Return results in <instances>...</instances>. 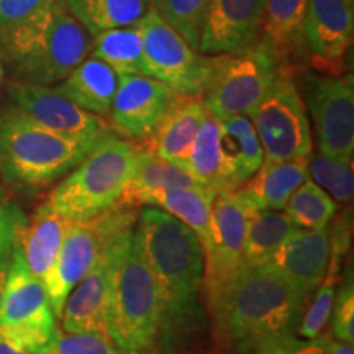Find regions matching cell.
I'll use <instances>...</instances> for the list:
<instances>
[{
  "instance_id": "obj_1",
  "label": "cell",
  "mask_w": 354,
  "mask_h": 354,
  "mask_svg": "<svg viewBox=\"0 0 354 354\" xmlns=\"http://www.w3.org/2000/svg\"><path fill=\"white\" fill-rule=\"evenodd\" d=\"M135 233L158 290V351L179 354L205 325L202 243L192 230L158 207H141Z\"/></svg>"
},
{
  "instance_id": "obj_2",
  "label": "cell",
  "mask_w": 354,
  "mask_h": 354,
  "mask_svg": "<svg viewBox=\"0 0 354 354\" xmlns=\"http://www.w3.org/2000/svg\"><path fill=\"white\" fill-rule=\"evenodd\" d=\"M205 308L221 343L253 353L264 339L295 333L308 299L269 264L243 263L203 281Z\"/></svg>"
},
{
  "instance_id": "obj_3",
  "label": "cell",
  "mask_w": 354,
  "mask_h": 354,
  "mask_svg": "<svg viewBox=\"0 0 354 354\" xmlns=\"http://www.w3.org/2000/svg\"><path fill=\"white\" fill-rule=\"evenodd\" d=\"M92 37L71 15L64 0H55L0 37V55L12 64L20 82L51 86L91 55Z\"/></svg>"
},
{
  "instance_id": "obj_4",
  "label": "cell",
  "mask_w": 354,
  "mask_h": 354,
  "mask_svg": "<svg viewBox=\"0 0 354 354\" xmlns=\"http://www.w3.org/2000/svg\"><path fill=\"white\" fill-rule=\"evenodd\" d=\"M135 227L123 230L115 241L107 335L120 354H159L158 290Z\"/></svg>"
},
{
  "instance_id": "obj_5",
  "label": "cell",
  "mask_w": 354,
  "mask_h": 354,
  "mask_svg": "<svg viewBox=\"0 0 354 354\" xmlns=\"http://www.w3.org/2000/svg\"><path fill=\"white\" fill-rule=\"evenodd\" d=\"M94 145L48 130L15 105L0 107V176L17 187H48L69 174Z\"/></svg>"
},
{
  "instance_id": "obj_6",
  "label": "cell",
  "mask_w": 354,
  "mask_h": 354,
  "mask_svg": "<svg viewBox=\"0 0 354 354\" xmlns=\"http://www.w3.org/2000/svg\"><path fill=\"white\" fill-rule=\"evenodd\" d=\"M138 146L109 133L51 190L48 203L73 221H86L120 202L135 171Z\"/></svg>"
},
{
  "instance_id": "obj_7",
  "label": "cell",
  "mask_w": 354,
  "mask_h": 354,
  "mask_svg": "<svg viewBox=\"0 0 354 354\" xmlns=\"http://www.w3.org/2000/svg\"><path fill=\"white\" fill-rule=\"evenodd\" d=\"M282 69V61L263 38L233 55H221L202 94L205 110L218 120L250 115L264 99Z\"/></svg>"
},
{
  "instance_id": "obj_8",
  "label": "cell",
  "mask_w": 354,
  "mask_h": 354,
  "mask_svg": "<svg viewBox=\"0 0 354 354\" xmlns=\"http://www.w3.org/2000/svg\"><path fill=\"white\" fill-rule=\"evenodd\" d=\"M136 221L138 210L115 205L94 218L73 225L56 263L43 282L56 318H61L68 295L94 268L105 248L118 233L136 225Z\"/></svg>"
},
{
  "instance_id": "obj_9",
  "label": "cell",
  "mask_w": 354,
  "mask_h": 354,
  "mask_svg": "<svg viewBox=\"0 0 354 354\" xmlns=\"http://www.w3.org/2000/svg\"><path fill=\"white\" fill-rule=\"evenodd\" d=\"M138 26L143 35L146 76L166 84L177 95L202 97L221 55L209 56L194 50L153 8Z\"/></svg>"
},
{
  "instance_id": "obj_10",
  "label": "cell",
  "mask_w": 354,
  "mask_h": 354,
  "mask_svg": "<svg viewBox=\"0 0 354 354\" xmlns=\"http://www.w3.org/2000/svg\"><path fill=\"white\" fill-rule=\"evenodd\" d=\"M46 287L30 272L20 246L13 251L6 294L0 307V328L28 353L43 354L59 336Z\"/></svg>"
},
{
  "instance_id": "obj_11",
  "label": "cell",
  "mask_w": 354,
  "mask_h": 354,
  "mask_svg": "<svg viewBox=\"0 0 354 354\" xmlns=\"http://www.w3.org/2000/svg\"><path fill=\"white\" fill-rule=\"evenodd\" d=\"M264 159L292 161L312 156V127L302 92L284 68L250 115Z\"/></svg>"
},
{
  "instance_id": "obj_12",
  "label": "cell",
  "mask_w": 354,
  "mask_h": 354,
  "mask_svg": "<svg viewBox=\"0 0 354 354\" xmlns=\"http://www.w3.org/2000/svg\"><path fill=\"white\" fill-rule=\"evenodd\" d=\"M315 128L322 154L353 161L354 154V79L353 74L313 76L302 95Z\"/></svg>"
},
{
  "instance_id": "obj_13",
  "label": "cell",
  "mask_w": 354,
  "mask_h": 354,
  "mask_svg": "<svg viewBox=\"0 0 354 354\" xmlns=\"http://www.w3.org/2000/svg\"><path fill=\"white\" fill-rule=\"evenodd\" d=\"M7 94L12 105L26 117L68 138L97 143L112 133V128L104 118L79 109L51 86L15 81L8 84Z\"/></svg>"
},
{
  "instance_id": "obj_14",
  "label": "cell",
  "mask_w": 354,
  "mask_h": 354,
  "mask_svg": "<svg viewBox=\"0 0 354 354\" xmlns=\"http://www.w3.org/2000/svg\"><path fill=\"white\" fill-rule=\"evenodd\" d=\"M179 95L148 76H120L110 107V128L123 138L145 141L153 136Z\"/></svg>"
},
{
  "instance_id": "obj_15",
  "label": "cell",
  "mask_w": 354,
  "mask_h": 354,
  "mask_svg": "<svg viewBox=\"0 0 354 354\" xmlns=\"http://www.w3.org/2000/svg\"><path fill=\"white\" fill-rule=\"evenodd\" d=\"M256 210L236 190H223L215 196L212 205L210 238L203 246L205 253V279L210 281L233 271L245 263L243 246L250 220Z\"/></svg>"
},
{
  "instance_id": "obj_16",
  "label": "cell",
  "mask_w": 354,
  "mask_h": 354,
  "mask_svg": "<svg viewBox=\"0 0 354 354\" xmlns=\"http://www.w3.org/2000/svg\"><path fill=\"white\" fill-rule=\"evenodd\" d=\"M354 0H308L302 38L312 59L336 74L353 43Z\"/></svg>"
},
{
  "instance_id": "obj_17",
  "label": "cell",
  "mask_w": 354,
  "mask_h": 354,
  "mask_svg": "<svg viewBox=\"0 0 354 354\" xmlns=\"http://www.w3.org/2000/svg\"><path fill=\"white\" fill-rule=\"evenodd\" d=\"M268 0H210L201 53L233 55L258 39Z\"/></svg>"
},
{
  "instance_id": "obj_18",
  "label": "cell",
  "mask_w": 354,
  "mask_h": 354,
  "mask_svg": "<svg viewBox=\"0 0 354 354\" xmlns=\"http://www.w3.org/2000/svg\"><path fill=\"white\" fill-rule=\"evenodd\" d=\"M330 259V236L325 230L297 228L274 253L269 266L305 299H312L325 277Z\"/></svg>"
},
{
  "instance_id": "obj_19",
  "label": "cell",
  "mask_w": 354,
  "mask_h": 354,
  "mask_svg": "<svg viewBox=\"0 0 354 354\" xmlns=\"http://www.w3.org/2000/svg\"><path fill=\"white\" fill-rule=\"evenodd\" d=\"M118 234L105 248L94 268L84 276L66 299L61 313V325L64 333H91V331L107 333L110 272H112L115 241Z\"/></svg>"
},
{
  "instance_id": "obj_20",
  "label": "cell",
  "mask_w": 354,
  "mask_h": 354,
  "mask_svg": "<svg viewBox=\"0 0 354 354\" xmlns=\"http://www.w3.org/2000/svg\"><path fill=\"white\" fill-rule=\"evenodd\" d=\"M187 171L198 184L216 194L241 187L227 133L221 120L209 112L194 141Z\"/></svg>"
},
{
  "instance_id": "obj_21",
  "label": "cell",
  "mask_w": 354,
  "mask_h": 354,
  "mask_svg": "<svg viewBox=\"0 0 354 354\" xmlns=\"http://www.w3.org/2000/svg\"><path fill=\"white\" fill-rule=\"evenodd\" d=\"M205 115L202 97L179 95L149 138L151 145L148 148L159 158L187 169L194 141Z\"/></svg>"
},
{
  "instance_id": "obj_22",
  "label": "cell",
  "mask_w": 354,
  "mask_h": 354,
  "mask_svg": "<svg viewBox=\"0 0 354 354\" xmlns=\"http://www.w3.org/2000/svg\"><path fill=\"white\" fill-rule=\"evenodd\" d=\"M76 221L66 218L48 202L37 207L20 238V250L30 272L44 282L63 243Z\"/></svg>"
},
{
  "instance_id": "obj_23",
  "label": "cell",
  "mask_w": 354,
  "mask_h": 354,
  "mask_svg": "<svg viewBox=\"0 0 354 354\" xmlns=\"http://www.w3.org/2000/svg\"><path fill=\"white\" fill-rule=\"evenodd\" d=\"M308 180V159L292 161H268L250 180L238 189L256 210H282L292 194Z\"/></svg>"
},
{
  "instance_id": "obj_24",
  "label": "cell",
  "mask_w": 354,
  "mask_h": 354,
  "mask_svg": "<svg viewBox=\"0 0 354 354\" xmlns=\"http://www.w3.org/2000/svg\"><path fill=\"white\" fill-rule=\"evenodd\" d=\"M196 185L201 184L187 169L159 158L148 146H138L135 171L117 205L138 209V207H145L149 198L162 190L196 187Z\"/></svg>"
},
{
  "instance_id": "obj_25",
  "label": "cell",
  "mask_w": 354,
  "mask_h": 354,
  "mask_svg": "<svg viewBox=\"0 0 354 354\" xmlns=\"http://www.w3.org/2000/svg\"><path fill=\"white\" fill-rule=\"evenodd\" d=\"M118 79V74L110 66L87 56L64 81L57 82L55 88L79 109L104 118L110 113Z\"/></svg>"
},
{
  "instance_id": "obj_26",
  "label": "cell",
  "mask_w": 354,
  "mask_h": 354,
  "mask_svg": "<svg viewBox=\"0 0 354 354\" xmlns=\"http://www.w3.org/2000/svg\"><path fill=\"white\" fill-rule=\"evenodd\" d=\"M215 196V190L205 187V185L177 187L158 192L156 196L149 198L146 205L158 207L179 220L180 223H184L197 234L203 248L210 238L212 205H214Z\"/></svg>"
},
{
  "instance_id": "obj_27",
  "label": "cell",
  "mask_w": 354,
  "mask_h": 354,
  "mask_svg": "<svg viewBox=\"0 0 354 354\" xmlns=\"http://www.w3.org/2000/svg\"><path fill=\"white\" fill-rule=\"evenodd\" d=\"M71 15L91 37L138 25L149 12V0H64Z\"/></svg>"
},
{
  "instance_id": "obj_28",
  "label": "cell",
  "mask_w": 354,
  "mask_h": 354,
  "mask_svg": "<svg viewBox=\"0 0 354 354\" xmlns=\"http://www.w3.org/2000/svg\"><path fill=\"white\" fill-rule=\"evenodd\" d=\"M120 76H146L143 35L138 25L115 28L92 37L91 55Z\"/></svg>"
},
{
  "instance_id": "obj_29",
  "label": "cell",
  "mask_w": 354,
  "mask_h": 354,
  "mask_svg": "<svg viewBox=\"0 0 354 354\" xmlns=\"http://www.w3.org/2000/svg\"><path fill=\"white\" fill-rule=\"evenodd\" d=\"M297 230L282 210H258L250 220L243 246V261L268 264L274 253Z\"/></svg>"
},
{
  "instance_id": "obj_30",
  "label": "cell",
  "mask_w": 354,
  "mask_h": 354,
  "mask_svg": "<svg viewBox=\"0 0 354 354\" xmlns=\"http://www.w3.org/2000/svg\"><path fill=\"white\" fill-rule=\"evenodd\" d=\"M308 0H268L263 20V39L282 61L302 38V25Z\"/></svg>"
},
{
  "instance_id": "obj_31",
  "label": "cell",
  "mask_w": 354,
  "mask_h": 354,
  "mask_svg": "<svg viewBox=\"0 0 354 354\" xmlns=\"http://www.w3.org/2000/svg\"><path fill=\"white\" fill-rule=\"evenodd\" d=\"M338 205L313 180H305L292 194L286 205V215L297 228L325 230L333 220Z\"/></svg>"
},
{
  "instance_id": "obj_32",
  "label": "cell",
  "mask_w": 354,
  "mask_h": 354,
  "mask_svg": "<svg viewBox=\"0 0 354 354\" xmlns=\"http://www.w3.org/2000/svg\"><path fill=\"white\" fill-rule=\"evenodd\" d=\"M149 6L194 50L201 51L210 0H149Z\"/></svg>"
},
{
  "instance_id": "obj_33",
  "label": "cell",
  "mask_w": 354,
  "mask_h": 354,
  "mask_svg": "<svg viewBox=\"0 0 354 354\" xmlns=\"http://www.w3.org/2000/svg\"><path fill=\"white\" fill-rule=\"evenodd\" d=\"M221 125H223L230 146H232L238 177H240V183L243 185L263 165V148H261L253 122L246 115H236L228 120H221Z\"/></svg>"
},
{
  "instance_id": "obj_34",
  "label": "cell",
  "mask_w": 354,
  "mask_h": 354,
  "mask_svg": "<svg viewBox=\"0 0 354 354\" xmlns=\"http://www.w3.org/2000/svg\"><path fill=\"white\" fill-rule=\"evenodd\" d=\"M308 176L335 202H351L354 194L353 161L330 158L318 153L308 158Z\"/></svg>"
},
{
  "instance_id": "obj_35",
  "label": "cell",
  "mask_w": 354,
  "mask_h": 354,
  "mask_svg": "<svg viewBox=\"0 0 354 354\" xmlns=\"http://www.w3.org/2000/svg\"><path fill=\"white\" fill-rule=\"evenodd\" d=\"M331 333L342 343L354 344V277L349 266L339 287H336L331 310Z\"/></svg>"
},
{
  "instance_id": "obj_36",
  "label": "cell",
  "mask_w": 354,
  "mask_h": 354,
  "mask_svg": "<svg viewBox=\"0 0 354 354\" xmlns=\"http://www.w3.org/2000/svg\"><path fill=\"white\" fill-rule=\"evenodd\" d=\"M43 354H120L107 333H59L51 349Z\"/></svg>"
},
{
  "instance_id": "obj_37",
  "label": "cell",
  "mask_w": 354,
  "mask_h": 354,
  "mask_svg": "<svg viewBox=\"0 0 354 354\" xmlns=\"http://www.w3.org/2000/svg\"><path fill=\"white\" fill-rule=\"evenodd\" d=\"M26 225L28 218L17 203L7 198L0 201V266L10 263Z\"/></svg>"
},
{
  "instance_id": "obj_38",
  "label": "cell",
  "mask_w": 354,
  "mask_h": 354,
  "mask_svg": "<svg viewBox=\"0 0 354 354\" xmlns=\"http://www.w3.org/2000/svg\"><path fill=\"white\" fill-rule=\"evenodd\" d=\"M328 335L307 339L299 338L295 333L279 335L264 339L253 349L254 354H330Z\"/></svg>"
},
{
  "instance_id": "obj_39",
  "label": "cell",
  "mask_w": 354,
  "mask_h": 354,
  "mask_svg": "<svg viewBox=\"0 0 354 354\" xmlns=\"http://www.w3.org/2000/svg\"><path fill=\"white\" fill-rule=\"evenodd\" d=\"M53 2L55 0H0V37L25 24Z\"/></svg>"
},
{
  "instance_id": "obj_40",
  "label": "cell",
  "mask_w": 354,
  "mask_h": 354,
  "mask_svg": "<svg viewBox=\"0 0 354 354\" xmlns=\"http://www.w3.org/2000/svg\"><path fill=\"white\" fill-rule=\"evenodd\" d=\"M0 354H33L28 353L24 349L20 344H17L13 339L8 338V336L3 333L2 328H0Z\"/></svg>"
},
{
  "instance_id": "obj_41",
  "label": "cell",
  "mask_w": 354,
  "mask_h": 354,
  "mask_svg": "<svg viewBox=\"0 0 354 354\" xmlns=\"http://www.w3.org/2000/svg\"><path fill=\"white\" fill-rule=\"evenodd\" d=\"M328 348H330V354H354L353 344L342 343V342H335V339L331 338V336H330V339H328Z\"/></svg>"
},
{
  "instance_id": "obj_42",
  "label": "cell",
  "mask_w": 354,
  "mask_h": 354,
  "mask_svg": "<svg viewBox=\"0 0 354 354\" xmlns=\"http://www.w3.org/2000/svg\"><path fill=\"white\" fill-rule=\"evenodd\" d=\"M10 264V263H8ZM8 264L0 266V307H2L3 294H6V286H7V276H8Z\"/></svg>"
},
{
  "instance_id": "obj_43",
  "label": "cell",
  "mask_w": 354,
  "mask_h": 354,
  "mask_svg": "<svg viewBox=\"0 0 354 354\" xmlns=\"http://www.w3.org/2000/svg\"><path fill=\"white\" fill-rule=\"evenodd\" d=\"M3 198H6V190H3L2 184H0V201H3Z\"/></svg>"
},
{
  "instance_id": "obj_44",
  "label": "cell",
  "mask_w": 354,
  "mask_h": 354,
  "mask_svg": "<svg viewBox=\"0 0 354 354\" xmlns=\"http://www.w3.org/2000/svg\"><path fill=\"white\" fill-rule=\"evenodd\" d=\"M3 79V71H2V64H0V82H2Z\"/></svg>"
}]
</instances>
